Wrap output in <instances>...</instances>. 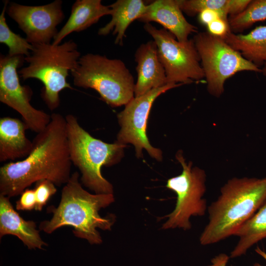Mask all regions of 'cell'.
<instances>
[{
	"label": "cell",
	"mask_w": 266,
	"mask_h": 266,
	"mask_svg": "<svg viewBox=\"0 0 266 266\" xmlns=\"http://www.w3.org/2000/svg\"><path fill=\"white\" fill-rule=\"evenodd\" d=\"M46 127L33 139V149L24 159L0 168V195H20L34 182L49 180L56 186L66 184L71 177L70 160L65 117L51 115Z\"/></svg>",
	"instance_id": "cell-1"
},
{
	"label": "cell",
	"mask_w": 266,
	"mask_h": 266,
	"mask_svg": "<svg viewBox=\"0 0 266 266\" xmlns=\"http://www.w3.org/2000/svg\"><path fill=\"white\" fill-rule=\"evenodd\" d=\"M79 177L77 171L71 174L63 188L58 206L47 208V211L53 214L52 217L41 222L39 228L50 234L63 226H71L75 236L87 240L91 244H100L102 238L97 229L110 230L115 217L111 214L102 217L99 211L114 201V196L89 193L82 187Z\"/></svg>",
	"instance_id": "cell-2"
},
{
	"label": "cell",
	"mask_w": 266,
	"mask_h": 266,
	"mask_svg": "<svg viewBox=\"0 0 266 266\" xmlns=\"http://www.w3.org/2000/svg\"><path fill=\"white\" fill-rule=\"evenodd\" d=\"M266 200V176L228 180L208 206V221L200 235V244H213L234 235Z\"/></svg>",
	"instance_id": "cell-3"
},
{
	"label": "cell",
	"mask_w": 266,
	"mask_h": 266,
	"mask_svg": "<svg viewBox=\"0 0 266 266\" xmlns=\"http://www.w3.org/2000/svg\"><path fill=\"white\" fill-rule=\"evenodd\" d=\"M65 118L69 156L81 174L80 182L95 194H113V186L103 177L101 167L119 162L126 145L96 138L80 126L74 115Z\"/></svg>",
	"instance_id": "cell-4"
},
{
	"label": "cell",
	"mask_w": 266,
	"mask_h": 266,
	"mask_svg": "<svg viewBox=\"0 0 266 266\" xmlns=\"http://www.w3.org/2000/svg\"><path fill=\"white\" fill-rule=\"evenodd\" d=\"M32 45L30 55L25 57L28 66L19 70L18 73L23 80L35 78L42 83L41 98L52 111L60 105V92L66 89H72L66 78L69 72L77 67L80 53L72 39L59 45L42 43Z\"/></svg>",
	"instance_id": "cell-5"
},
{
	"label": "cell",
	"mask_w": 266,
	"mask_h": 266,
	"mask_svg": "<svg viewBox=\"0 0 266 266\" xmlns=\"http://www.w3.org/2000/svg\"><path fill=\"white\" fill-rule=\"evenodd\" d=\"M71 74L75 86L96 90L111 107L126 105L134 98L133 77L120 60L88 53L80 58Z\"/></svg>",
	"instance_id": "cell-6"
},
{
	"label": "cell",
	"mask_w": 266,
	"mask_h": 266,
	"mask_svg": "<svg viewBox=\"0 0 266 266\" xmlns=\"http://www.w3.org/2000/svg\"><path fill=\"white\" fill-rule=\"evenodd\" d=\"M200 57L208 93L220 97L226 81L242 71L261 73L260 68L245 59L221 37L208 32L198 33L193 38Z\"/></svg>",
	"instance_id": "cell-7"
},
{
	"label": "cell",
	"mask_w": 266,
	"mask_h": 266,
	"mask_svg": "<svg viewBox=\"0 0 266 266\" xmlns=\"http://www.w3.org/2000/svg\"><path fill=\"white\" fill-rule=\"evenodd\" d=\"M176 158L182 171L168 179L166 187L176 194V202L172 212L166 217L168 220L162 228L187 230L191 228V217L203 216L207 211L206 200L203 198L206 190V175L203 169L193 166L191 162L187 163L181 151L177 152Z\"/></svg>",
	"instance_id": "cell-8"
},
{
	"label": "cell",
	"mask_w": 266,
	"mask_h": 266,
	"mask_svg": "<svg viewBox=\"0 0 266 266\" xmlns=\"http://www.w3.org/2000/svg\"><path fill=\"white\" fill-rule=\"evenodd\" d=\"M144 29L156 43L167 84H189L204 77L193 39L180 42L166 29H157L150 23H145Z\"/></svg>",
	"instance_id": "cell-9"
},
{
	"label": "cell",
	"mask_w": 266,
	"mask_h": 266,
	"mask_svg": "<svg viewBox=\"0 0 266 266\" xmlns=\"http://www.w3.org/2000/svg\"><path fill=\"white\" fill-rule=\"evenodd\" d=\"M24 61L23 56L0 55V101L18 112L28 129L37 133L46 127L51 117L31 105L32 90L20 84L17 70Z\"/></svg>",
	"instance_id": "cell-10"
},
{
	"label": "cell",
	"mask_w": 266,
	"mask_h": 266,
	"mask_svg": "<svg viewBox=\"0 0 266 266\" xmlns=\"http://www.w3.org/2000/svg\"><path fill=\"white\" fill-rule=\"evenodd\" d=\"M182 85L183 84H167L143 95L134 97L117 115L121 129L115 142L133 144L138 158L142 157V150L145 149L151 157L162 161L161 150L151 145L146 135L149 115L153 102L160 95Z\"/></svg>",
	"instance_id": "cell-11"
},
{
	"label": "cell",
	"mask_w": 266,
	"mask_h": 266,
	"mask_svg": "<svg viewBox=\"0 0 266 266\" xmlns=\"http://www.w3.org/2000/svg\"><path fill=\"white\" fill-rule=\"evenodd\" d=\"M62 3L61 0L38 6L12 2L6 12L24 32L26 38L32 45L50 43L58 32L57 26L65 18Z\"/></svg>",
	"instance_id": "cell-12"
},
{
	"label": "cell",
	"mask_w": 266,
	"mask_h": 266,
	"mask_svg": "<svg viewBox=\"0 0 266 266\" xmlns=\"http://www.w3.org/2000/svg\"><path fill=\"white\" fill-rule=\"evenodd\" d=\"M145 23L155 22L172 33L180 42L197 33V28L184 17L177 0H156L147 5L145 12L138 19Z\"/></svg>",
	"instance_id": "cell-13"
},
{
	"label": "cell",
	"mask_w": 266,
	"mask_h": 266,
	"mask_svg": "<svg viewBox=\"0 0 266 266\" xmlns=\"http://www.w3.org/2000/svg\"><path fill=\"white\" fill-rule=\"evenodd\" d=\"M134 57L137 73L134 88L135 97L167 84L165 70L159 59L154 40L141 44L137 49Z\"/></svg>",
	"instance_id": "cell-14"
},
{
	"label": "cell",
	"mask_w": 266,
	"mask_h": 266,
	"mask_svg": "<svg viewBox=\"0 0 266 266\" xmlns=\"http://www.w3.org/2000/svg\"><path fill=\"white\" fill-rule=\"evenodd\" d=\"M7 234L16 236L30 249H42L48 245L35 223L24 220L13 208L10 198L0 195V237Z\"/></svg>",
	"instance_id": "cell-15"
},
{
	"label": "cell",
	"mask_w": 266,
	"mask_h": 266,
	"mask_svg": "<svg viewBox=\"0 0 266 266\" xmlns=\"http://www.w3.org/2000/svg\"><path fill=\"white\" fill-rule=\"evenodd\" d=\"M28 127L23 120L10 117L0 119V162L26 158L33 143L26 135Z\"/></svg>",
	"instance_id": "cell-16"
},
{
	"label": "cell",
	"mask_w": 266,
	"mask_h": 266,
	"mask_svg": "<svg viewBox=\"0 0 266 266\" xmlns=\"http://www.w3.org/2000/svg\"><path fill=\"white\" fill-rule=\"evenodd\" d=\"M111 13L109 6L103 5L100 0H77L72 6L69 18L58 31L52 44H60L71 33L84 31L97 23L102 16Z\"/></svg>",
	"instance_id": "cell-17"
},
{
	"label": "cell",
	"mask_w": 266,
	"mask_h": 266,
	"mask_svg": "<svg viewBox=\"0 0 266 266\" xmlns=\"http://www.w3.org/2000/svg\"><path fill=\"white\" fill-rule=\"evenodd\" d=\"M109 6L111 9V19L99 29L98 34L106 35L112 32L116 35L115 43L122 45L128 27L143 14L147 5L142 0H118Z\"/></svg>",
	"instance_id": "cell-18"
},
{
	"label": "cell",
	"mask_w": 266,
	"mask_h": 266,
	"mask_svg": "<svg viewBox=\"0 0 266 266\" xmlns=\"http://www.w3.org/2000/svg\"><path fill=\"white\" fill-rule=\"evenodd\" d=\"M224 39L245 59L258 67L266 63V26H258L246 34L231 32Z\"/></svg>",
	"instance_id": "cell-19"
},
{
	"label": "cell",
	"mask_w": 266,
	"mask_h": 266,
	"mask_svg": "<svg viewBox=\"0 0 266 266\" xmlns=\"http://www.w3.org/2000/svg\"><path fill=\"white\" fill-rule=\"evenodd\" d=\"M238 241L231 252L230 258L245 254L259 241L266 238V200L259 209L235 233Z\"/></svg>",
	"instance_id": "cell-20"
},
{
	"label": "cell",
	"mask_w": 266,
	"mask_h": 266,
	"mask_svg": "<svg viewBox=\"0 0 266 266\" xmlns=\"http://www.w3.org/2000/svg\"><path fill=\"white\" fill-rule=\"evenodd\" d=\"M179 5L187 15L192 16L205 9L215 10L226 19L228 15L238 14L244 11L251 0H177Z\"/></svg>",
	"instance_id": "cell-21"
},
{
	"label": "cell",
	"mask_w": 266,
	"mask_h": 266,
	"mask_svg": "<svg viewBox=\"0 0 266 266\" xmlns=\"http://www.w3.org/2000/svg\"><path fill=\"white\" fill-rule=\"evenodd\" d=\"M8 3V0L5 1L0 16V42L8 46L9 49L8 55L9 56L27 57L30 55L33 46L26 38L14 33L9 28L5 17Z\"/></svg>",
	"instance_id": "cell-22"
},
{
	"label": "cell",
	"mask_w": 266,
	"mask_h": 266,
	"mask_svg": "<svg viewBox=\"0 0 266 266\" xmlns=\"http://www.w3.org/2000/svg\"><path fill=\"white\" fill-rule=\"evenodd\" d=\"M266 20V0H251L242 12L230 16L228 21L232 32L239 33L254 23Z\"/></svg>",
	"instance_id": "cell-23"
},
{
	"label": "cell",
	"mask_w": 266,
	"mask_h": 266,
	"mask_svg": "<svg viewBox=\"0 0 266 266\" xmlns=\"http://www.w3.org/2000/svg\"><path fill=\"white\" fill-rule=\"evenodd\" d=\"M34 190L36 200L35 210L37 211H41L57 192L56 185L49 180L37 182Z\"/></svg>",
	"instance_id": "cell-24"
},
{
	"label": "cell",
	"mask_w": 266,
	"mask_h": 266,
	"mask_svg": "<svg viewBox=\"0 0 266 266\" xmlns=\"http://www.w3.org/2000/svg\"><path fill=\"white\" fill-rule=\"evenodd\" d=\"M16 202L18 210L30 211L35 209L36 200L34 189H26Z\"/></svg>",
	"instance_id": "cell-25"
},
{
	"label": "cell",
	"mask_w": 266,
	"mask_h": 266,
	"mask_svg": "<svg viewBox=\"0 0 266 266\" xmlns=\"http://www.w3.org/2000/svg\"><path fill=\"white\" fill-rule=\"evenodd\" d=\"M208 33L215 36L224 38L231 31L228 20L218 18L207 26Z\"/></svg>",
	"instance_id": "cell-26"
},
{
	"label": "cell",
	"mask_w": 266,
	"mask_h": 266,
	"mask_svg": "<svg viewBox=\"0 0 266 266\" xmlns=\"http://www.w3.org/2000/svg\"><path fill=\"white\" fill-rule=\"evenodd\" d=\"M220 18L228 20L219 12L211 9H205L198 14L199 22L205 26Z\"/></svg>",
	"instance_id": "cell-27"
},
{
	"label": "cell",
	"mask_w": 266,
	"mask_h": 266,
	"mask_svg": "<svg viewBox=\"0 0 266 266\" xmlns=\"http://www.w3.org/2000/svg\"><path fill=\"white\" fill-rule=\"evenodd\" d=\"M230 257L226 254L221 253L211 260V264L208 266H226Z\"/></svg>",
	"instance_id": "cell-28"
},
{
	"label": "cell",
	"mask_w": 266,
	"mask_h": 266,
	"mask_svg": "<svg viewBox=\"0 0 266 266\" xmlns=\"http://www.w3.org/2000/svg\"><path fill=\"white\" fill-rule=\"evenodd\" d=\"M255 251L266 261V253L264 251L262 250L259 247L257 246L255 249Z\"/></svg>",
	"instance_id": "cell-29"
},
{
	"label": "cell",
	"mask_w": 266,
	"mask_h": 266,
	"mask_svg": "<svg viewBox=\"0 0 266 266\" xmlns=\"http://www.w3.org/2000/svg\"><path fill=\"white\" fill-rule=\"evenodd\" d=\"M262 72L261 73L263 75L266 76V63L264 65L262 68H261Z\"/></svg>",
	"instance_id": "cell-30"
},
{
	"label": "cell",
	"mask_w": 266,
	"mask_h": 266,
	"mask_svg": "<svg viewBox=\"0 0 266 266\" xmlns=\"http://www.w3.org/2000/svg\"><path fill=\"white\" fill-rule=\"evenodd\" d=\"M254 266H265L261 265H260V264H259V263H255V264L254 265Z\"/></svg>",
	"instance_id": "cell-31"
}]
</instances>
